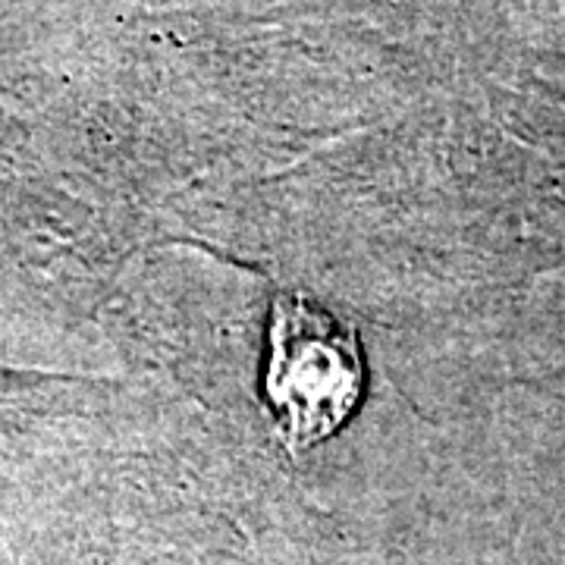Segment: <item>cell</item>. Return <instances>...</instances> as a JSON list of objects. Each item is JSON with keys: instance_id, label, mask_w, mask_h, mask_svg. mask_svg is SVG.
<instances>
[{"instance_id": "cell-1", "label": "cell", "mask_w": 565, "mask_h": 565, "mask_svg": "<svg viewBox=\"0 0 565 565\" xmlns=\"http://www.w3.org/2000/svg\"><path fill=\"white\" fill-rule=\"evenodd\" d=\"M364 362L355 323L299 292H282L270 311L264 399L289 456L323 444L359 408Z\"/></svg>"}]
</instances>
